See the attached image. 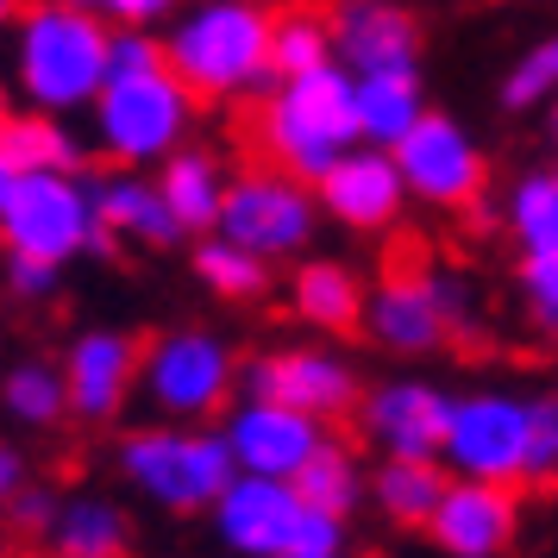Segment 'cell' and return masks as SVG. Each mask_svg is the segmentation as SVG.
<instances>
[{
    "instance_id": "1",
    "label": "cell",
    "mask_w": 558,
    "mask_h": 558,
    "mask_svg": "<svg viewBox=\"0 0 558 558\" xmlns=\"http://www.w3.org/2000/svg\"><path fill=\"white\" fill-rule=\"evenodd\" d=\"M252 138L264 163L289 177L320 182L339 157L357 145V107H352V70L332 57L302 76H277L252 113Z\"/></svg>"
},
{
    "instance_id": "2",
    "label": "cell",
    "mask_w": 558,
    "mask_h": 558,
    "mask_svg": "<svg viewBox=\"0 0 558 558\" xmlns=\"http://www.w3.org/2000/svg\"><path fill=\"white\" fill-rule=\"evenodd\" d=\"M107 38L113 32L76 0H38L13 26V82L38 113L88 107L107 82Z\"/></svg>"
},
{
    "instance_id": "3",
    "label": "cell",
    "mask_w": 558,
    "mask_h": 558,
    "mask_svg": "<svg viewBox=\"0 0 558 558\" xmlns=\"http://www.w3.org/2000/svg\"><path fill=\"white\" fill-rule=\"evenodd\" d=\"M270 20L277 13H264L257 0H195L163 38V63L189 82V95L207 101L270 88Z\"/></svg>"
},
{
    "instance_id": "4",
    "label": "cell",
    "mask_w": 558,
    "mask_h": 558,
    "mask_svg": "<svg viewBox=\"0 0 558 558\" xmlns=\"http://www.w3.org/2000/svg\"><path fill=\"white\" fill-rule=\"evenodd\" d=\"M364 332L396 357L439 352V345L477 332V295H471V282L452 277V270L396 264L377 289H364Z\"/></svg>"
},
{
    "instance_id": "5",
    "label": "cell",
    "mask_w": 558,
    "mask_h": 558,
    "mask_svg": "<svg viewBox=\"0 0 558 558\" xmlns=\"http://www.w3.org/2000/svg\"><path fill=\"white\" fill-rule=\"evenodd\" d=\"M214 527L227 539V553H239V558H277V553H295V546L339 553L345 546V521L339 514L302 502V489L289 477H257V471H239L220 489Z\"/></svg>"
},
{
    "instance_id": "6",
    "label": "cell",
    "mask_w": 558,
    "mask_h": 558,
    "mask_svg": "<svg viewBox=\"0 0 558 558\" xmlns=\"http://www.w3.org/2000/svg\"><path fill=\"white\" fill-rule=\"evenodd\" d=\"M126 483L145 489L157 508L170 514H195V508H214L220 489L239 477V464L227 452V433H207L195 421H163V427H145L126 439Z\"/></svg>"
},
{
    "instance_id": "7",
    "label": "cell",
    "mask_w": 558,
    "mask_h": 558,
    "mask_svg": "<svg viewBox=\"0 0 558 558\" xmlns=\"http://www.w3.org/2000/svg\"><path fill=\"white\" fill-rule=\"evenodd\" d=\"M195 120V95L170 63L151 70H126V76H107L95 95V132H101V151L120 163H157L182 145V132Z\"/></svg>"
},
{
    "instance_id": "8",
    "label": "cell",
    "mask_w": 558,
    "mask_h": 558,
    "mask_svg": "<svg viewBox=\"0 0 558 558\" xmlns=\"http://www.w3.org/2000/svg\"><path fill=\"white\" fill-rule=\"evenodd\" d=\"M527 458H533V389L452 396V421H446V439H439V464L452 477L527 489Z\"/></svg>"
},
{
    "instance_id": "9",
    "label": "cell",
    "mask_w": 558,
    "mask_h": 558,
    "mask_svg": "<svg viewBox=\"0 0 558 558\" xmlns=\"http://www.w3.org/2000/svg\"><path fill=\"white\" fill-rule=\"evenodd\" d=\"M239 383V357L220 332L202 327H177L163 332L151 352L138 357V389L163 421H207L220 414Z\"/></svg>"
},
{
    "instance_id": "10",
    "label": "cell",
    "mask_w": 558,
    "mask_h": 558,
    "mask_svg": "<svg viewBox=\"0 0 558 558\" xmlns=\"http://www.w3.org/2000/svg\"><path fill=\"white\" fill-rule=\"evenodd\" d=\"M0 232H7L13 252L45 257V264H63V257L88 252V245H107L101 220H95V195L70 170H20L13 202L0 207Z\"/></svg>"
},
{
    "instance_id": "11",
    "label": "cell",
    "mask_w": 558,
    "mask_h": 558,
    "mask_svg": "<svg viewBox=\"0 0 558 558\" xmlns=\"http://www.w3.org/2000/svg\"><path fill=\"white\" fill-rule=\"evenodd\" d=\"M389 151H396V170L408 182V202H427L439 214H464L489 189V157L471 138V126H458L452 113H433L427 107Z\"/></svg>"
},
{
    "instance_id": "12",
    "label": "cell",
    "mask_w": 558,
    "mask_h": 558,
    "mask_svg": "<svg viewBox=\"0 0 558 558\" xmlns=\"http://www.w3.org/2000/svg\"><path fill=\"white\" fill-rule=\"evenodd\" d=\"M314 214H320V202L307 195V182L277 170V163H264V170H245V177L227 182V202H220L214 232H227L232 245H245L264 264H277V257L307 252Z\"/></svg>"
},
{
    "instance_id": "13",
    "label": "cell",
    "mask_w": 558,
    "mask_h": 558,
    "mask_svg": "<svg viewBox=\"0 0 558 558\" xmlns=\"http://www.w3.org/2000/svg\"><path fill=\"white\" fill-rule=\"evenodd\" d=\"M245 396H264V402H289L314 414V421H339L357 408V371L327 345H282V352H264L245 364Z\"/></svg>"
},
{
    "instance_id": "14",
    "label": "cell",
    "mask_w": 558,
    "mask_h": 558,
    "mask_svg": "<svg viewBox=\"0 0 558 558\" xmlns=\"http://www.w3.org/2000/svg\"><path fill=\"white\" fill-rule=\"evenodd\" d=\"M427 533L446 558H508L521 539V496H514V483L452 477Z\"/></svg>"
},
{
    "instance_id": "15",
    "label": "cell",
    "mask_w": 558,
    "mask_h": 558,
    "mask_svg": "<svg viewBox=\"0 0 558 558\" xmlns=\"http://www.w3.org/2000/svg\"><path fill=\"white\" fill-rule=\"evenodd\" d=\"M452 421V389L427 377H389L371 396H357V427L383 458H439Z\"/></svg>"
},
{
    "instance_id": "16",
    "label": "cell",
    "mask_w": 558,
    "mask_h": 558,
    "mask_svg": "<svg viewBox=\"0 0 558 558\" xmlns=\"http://www.w3.org/2000/svg\"><path fill=\"white\" fill-rule=\"evenodd\" d=\"M332 57L371 76V70H421V20L402 0H327Z\"/></svg>"
},
{
    "instance_id": "17",
    "label": "cell",
    "mask_w": 558,
    "mask_h": 558,
    "mask_svg": "<svg viewBox=\"0 0 558 558\" xmlns=\"http://www.w3.org/2000/svg\"><path fill=\"white\" fill-rule=\"evenodd\" d=\"M320 439H327V421H314V414H302V408H289V402L245 396L227 414L232 464L239 471H257V477H295Z\"/></svg>"
},
{
    "instance_id": "18",
    "label": "cell",
    "mask_w": 558,
    "mask_h": 558,
    "mask_svg": "<svg viewBox=\"0 0 558 558\" xmlns=\"http://www.w3.org/2000/svg\"><path fill=\"white\" fill-rule=\"evenodd\" d=\"M314 189H320L314 202L327 207L339 227H352V232L396 227V220H402V207H408V182H402V170H396V151L364 145V138H357L352 151L339 157Z\"/></svg>"
},
{
    "instance_id": "19",
    "label": "cell",
    "mask_w": 558,
    "mask_h": 558,
    "mask_svg": "<svg viewBox=\"0 0 558 558\" xmlns=\"http://www.w3.org/2000/svg\"><path fill=\"white\" fill-rule=\"evenodd\" d=\"M63 383H70V408L82 421H113L138 383V345L126 332H82Z\"/></svg>"
},
{
    "instance_id": "20",
    "label": "cell",
    "mask_w": 558,
    "mask_h": 558,
    "mask_svg": "<svg viewBox=\"0 0 558 558\" xmlns=\"http://www.w3.org/2000/svg\"><path fill=\"white\" fill-rule=\"evenodd\" d=\"M88 195H95V220H101L107 239H138V245H170L177 239V214L163 202V189L145 177H101L88 182Z\"/></svg>"
},
{
    "instance_id": "21",
    "label": "cell",
    "mask_w": 558,
    "mask_h": 558,
    "mask_svg": "<svg viewBox=\"0 0 558 558\" xmlns=\"http://www.w3.org/2000/svg\"><path fill=\"white\" fill-rule=\"evenodd\" d=\"M352 107H357V138L389 151L427 113L421 70H371V76H352Z\"/></svg>"
},
{
    "instance_id": "22",
    "label": "cell",
    "mask_w": 558,
    "mask_h": 558,
    "mask_svg": "<svg viewBox=\"0 0 558 558\" xmlns=\"http://www.w3.org/2000/svg\"><path fill=\"white\" fill-rule=\"evenodd\" d=\"M289 307L314 332H352L364 327V282L345 264H332V257H307L295 270V282H289Z\"/></svg>"
},
{
    "instance_id": "23",
    "label": "cell",
    "mask_w": 558,
    "mask_h": 558,
    "mask_svg": "<svg viewBox=\"0 0 558 558\" xmlns=\"http://www.w3.org/2000/svg\"><path fill=\"white\" fill-rule=\"evenodd\" d=\"M446 483H452V471H446L439 458H383L364 496L377 502L383 521H396V527H427L439 496H446Z\"/></svg>"
},
{
    "instance_id": "24",
    "label": "cell",
    "mask_w": 558,
    "mask_h": 558,
    "mask_svg": "<svg viewBox=\"0 0 558 558\" xmlns=\"http://www.w3.org/2000/svg\"><path fill=\"white\" fill-rule=\"evenodd\" d=\"M157 189H163V202H170V214H177L182 232H214L220 202H227V170H220L207 151H182L177 145V151L163 157Z\"/></svg>"
},
{
    "instance_id": "25",
    "label": "cell",
    "mask_w": 558,
    "mask_h": 558,
    "mask_svg": "<svg viewBox=\"0 0 558 558\" xmlns=\"http://www.w3.org/2000/svg\"><path fill=\"white\" fill-rule=\"evenodd\" d=\"M51 553L57 558H126V514L101 496H76V502H57L51 514Z\"/></svg>"
},
{
    "instance_id": "26",
    "label": "cell",
    "mask_w": 558,
    "mask_h": 558,
    "mask_svg": "<svg viewBox=\"0 0 558 558\" xmlns=\"http://www.w3.org/2000/svg\"><path fill=\"white\" fill-rule=\"evenodd\" d=\"M289 483L302 489V502L327 508V514H339V521H352V508L364 502V489H371V477H364L357 452L345 446V439H332V433L314 446V452H307V464Z\"/></svg>"
},
{
    "instance_id": "27",
    "label": "cell",
    "mask_w": 558,
    "mask_h": 558,
    "mask_svg": "<svg viewBox=\"0 0 558 558\" xmlns=\"http://www.w3.org/2000/svg\"><path fill=\"white\" fill-rule=\"evenodd\" d=\"M502 220H508L514 252H527V245H553L558 239V170H527V177H514Z\"/></svg>"
},
{
    "instance_id": "28",
    "label": "cell",
    "mask_w": 558,
    "mask_h": 558,
    "mask_svg": "<svg viewBox=\"0 0 558 558\" xmlns=\"http://www.w3.org/2000/svg\"><path fill=\"white\" fill-rule=\"evenodd\" d=\"M320 63H332L327 13H314V7L277 13V20H270V70H277V76H302V70H320Z\"/></svg>"
},
{
    "instance_id": "29",
    "label": "cell",
    "mask_w": 558,
    "mask_h": 558,
    "mask_svg": "<svg viewBox=\"0 0 558 558\" xmlns=\"http://www.w3.org/2000/svg\"><path fill=\"white\" fill-rule=\"evenodd\" d=\"M195 277L214 289V295H227V302H252L264 295V282H270V264L245 245H232L227 232H214L202 239V252H195Z\"/></svg>"
},
{
    "instance_id": "30",
    "label": "cell",
    "mask_w": 558,
    "mask_h": 558,
    "mask_svg": "<svg viewBox=\"0 0 558 558\" xmlns=\"http://www.w3.org/2000/svg\"><path fill=\"white\" fill-rule=\"evenodd\" d=\"M514 289H521V320L533 327V339L558 345V239L514 257Z\"/></svg>"
},
{
    "instance_id": "31",
    "label": "cell",
    "mask_w": 558,
    "mask_h": 558,
    "mask_svg": "<svg viewBox=\"0 0 558 558\" xmlns=\"http://www.w3.org/2000/svg\"><path fill=\"white\" fill-rule=\"evenodd\" d=\"M558 95V32L553 38H533L527 51L502 70V107L508 113H533Z\"/></svg>"
},
{
    "instance_id": "32",
    "label": "cell",
    "mask_w": 558,
    "mask_h": 558,
    "mask_svg": "<svg viewBox=\"0 0 558 558\" xmlns=\"http://www.w3.org/2000/svg\"><path fill=\"white\" fill-rule=\"evenodd\" d=\"M0 151L20 170H76V138L57 120H0Z\"/></svg>"
},
{
    "instance_id": "33",
    "label": "cell",
    "mask_w": 558,
    "mask_h": 558,
    "mask_svg": "<svg viewBox=\"0 0 558 558\" xmlns=\"http://www.w3.org/2000/svg\"><path fill=\"white\" fill-rule=\"evenodd\" d=\"M7 408H13L26 427H51L57 414L70 408V383H63V371H51V364H20V371L7 377Z\"/></svg>"
},
{
    "instance_id": "34",
    "label": "cell",
    "mask_w": 558,
    "mask_h": 558,
    "mask_svg": "<svg viewBox=\"0 0 558 558\" xmlns=\"http://www.w3.org/2000/svg\"><path fill=\"white\" fill-rule=\"evenodd\" d=\"M558 477V383L553 389H533V458H527V483Z\"/></svg>"
},
{
    "instance_id": "35",
    "label": "cell",
    "mask_w": 558,
    "mask_h": 558,
    "mask_svg": "<svg viewBox=\"0 0 558 558\" xmlns=\"http://www.w3.org/2000/svg\"><path fill=\"white\" fill-rule=\"evenodd\" d=\"M163 63V45H151L138 26H126L120 38H107V76H126V70H151Z\"/></svg>"
},
{
    "instance_id": "36",
    "label": "cell",
    "mask_w": 558,
    "mask_h": 558,
    "mask_svg": "<svg viewBox=\"0 0 558 558\" xmlns=\"http://www.w3.org/2000/svg\"><path fill=\"white\" fill-rule=\"evenodd\" d=\"M76 7H88L95 20H113V26H151L177 0H76Z\"/></svg>"
},
{
    "instance_id": "37",
    "label": "cell",
    "mask_w": 558,
    "mask_h": 558,
    "mask_svg": "<svg viewBox=\"0 0 558 558\" xmlns=\"http://www.w3.org/2000/svg\"><path fill=\"white\" fill-rule=\"evenodd\" d=\"M7 282L20 289V295H51L57 289V264H45V257H26V252H13V264H7Z\"/></svg>"
},
{
    "instance_id": "38",
    "label": "cell",
    "mask_w": 558,
    "mask_h": 558,
    "mask_svg": "<svg viewBox=\"0 0 558 558\" xmlns=\"http://www.w3.org/2000/svg\"><path fill=\"white\" fill-rule=\"evenodd\" d=\"M7 508H13V521H20V527H51L57 496H51V489H13Z\"/></svg>"
},
{
    "instance_id": "39",
    "label": "cell",
    "mask_w": 558,
    "mask_h": 558,
    "mask_svg": "<svg viewBox=\"0 0 558 558\" xmlns=\"http://www.w3.org/2000/svg\"><path fill=\"white\" fill-rule=\"evenodd\" d=\"M20 483H26V471H20V452H13V446H0V502H7Z\"/></svg>"
},
{
    "instance_id": "40",
    "label": "cell",
    "mask_w": 558,
    "mask_h": 558,
    "mask_svg": "<svg viewBox=\"0 0 558 558\" xmlns=\"http://www.w3.org/2000/svg\"><path fill=\"white\" fill-rule=\"evenodd\" d=\"M13 189H20V163H13V157L0 151V207L13 202Z\"/></svg>"
},
{
    "instance_id": "41",
    "label": "cell",
    "mask_w": 558,
    "mask_h": 558,
    "mask_svg": "<svg viewBox=\"0 0 558 558\" xmlns=\"http://www.w3.org/2000/svg\"><path fill=\"white\" fill-rule=\"evenodd\" d=\"M277 558H339V553H307V546H295V553H277Z\"/></svg>"
},
{
    "instance_id": "42",
    "label": "cell",
    "mask_w": 558,
    "mask_h": 558,
    "mask_svg": "<svg viewBox=\"0 0 558 558\" xmlns=\"http://www.w3.org/2000/svg\"><path fill=\"white\" fill-rule=\"evenodd\" d=\"M546 107H553V138H558V95H553V101H546Z\"/></svg>"
},
{
    "instance_id": "43",
    "label": "cell",
    "mask_w": 558,
    "mask_h": 558,
    "mask_svg": "<svg viewBox=\"0 0 558 558\" xmlns=\"http://www.w3.org/2000/svg\"><path fill=\"white\" fill-rule=\"evenodd\" d=\"M7 13H13V7H7V0H0V32H7Z\"/></svg>"
},
{
    "instance_id": "44",
    "label": "cell",
    "mask_w": 558,
    "mask_h": 558,
    "mask_svg": "<svg viewBox=\"0 0 558 558\" xmlns=\"http://www.w3.org/2000/svg\"><path fill=\"white\" fill-rule=\"evenodd\" d=\"M553 489H558V477H553Z\"/></svg>"
}]
</instances>
